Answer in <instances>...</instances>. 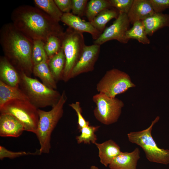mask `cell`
<instances>
[{
  "label": "cell",
  "mask_w": 169,
  "mask_h": 169,
  "mask_svg": "<svg viewBox=\"0 0 169 169\" xmlns=\"http://www.w3.org/2000/svg\"><path fill=\"white\" fill-rule=\"evenodd\" d=\"M37 7L56 21L59 22L63 13L59 9L53 0H34Z\"/></svg>",
  "instance_id": "cb8c5ba5"
},
{
  "label": "cell",
  "mask_w": 169,
  "mask_h": 169,
  "mask_svg": "<svg viewBox=\"0 0 169 169\" xmlns=\"http://www.w3.org/2000/svg\"><path fill=\"white\" fill-rule=\"evenodd\" d=\"M92 100L96 105L93 112L97 120L107 125L117 122L124 105L122 100L101 93L94 95Z\"/></svg>",
  "instance_id": "9c48e42d"
},
{
  "label": "cell",
  "mask_w": 169,
  "mask_h": 169,
  "mask_svg": "<svg viewBox=\"0 0 169 169\" xmlns=\"http://www.w3.org/2000/svg\"><path fill=\"white\" fill-rule=\"evenodd\" d=\"M130 23L127 14L119 13L113 23L106 27L98 38L94 41V44L100 46L112 40H116L123 44L127 43L129 40L126 36V33L129 29Z\"/></svg>",
  "instance_id": "30bf717a"
},
{
  "label": "cell",
  "mask_w": 169,
  "mask_h": 169,
  "mask_svg": "<svg viewBox=\"0 0 169 169\" xmlns=\"http://www.w3.org/2000/svg\"><path fill=\"white\" fill-rule=\"evenodd\" d=\"M140 153L137 147L131 152H121L113 159L109 167L110 169H136Z\"/></svg>",
  "instance_id": "5bb4252c"
},
{
  "label": "cell",
  "mask_w": 169,
  "mask_h": 169,
  "mask_svg": "<svg viewBox=\"0 0 169 169\" xmlns=\"http://www.w3.org/2000/svg\"><path fill=\"white\" fill-rule=\"evenodd\" d=\"M25 131L22 124L12 115L0 114V136L18 137Z\"/></svg>",
  "instance_id": "4fadbf2b"
},
{
  "label": "cell",
  "mask_w": 169,
  "mask_h": 169,
  "mask_svg": "<svg viewBox=\"0 0 169 169\" xmlns=\"http://www.w3.org/2000/svg\"><path fill=\"white\" fill-rule=\"evenodd\" d=\"M11 19L15 28L33 41L40 40L45 43L52 36L61 38L64 32L59 22L32 6L17 7L13 11Z\"/></svg>",
  "instance_id": "6da1fadb"
},
{
  "label": "cell",
  "mask_w": 169,
  "mask_h": 169,
  "mask_svg": "<svg viewBox=\"0 0 169 169\" xmlns=\"http://www.w3.org/2000/svg\"><path fill=\"white\" fill-rule=\"evenodd\" d=\"M20 88L29 101L38 109L54 106L59 100L61 95L56 90L50 88L35 79L19 73Z\"/></svg>",
  "instance_id": "277c9868"
},
{
  "label": "cell",
  "mask_w": 169,
  "mask_h": 169,
  "mask_svg": "<svg viewBox=\"0 0 169 169\" xmlns=\"http://www.w3.org/2000/svg\"><path fill=\"white\" fill-rule=\"evenodd\" d=\"M87 0H71L73 14L80 18L85 15Z\"/></svg>",
  "instance_id": "4dcf8cb0"
},
{
  "label": "cell",
  "mask_w": 169,
  "mask_h": 169,
  "mask_svg": "<svg viewBox=\"0 0 169 169\" xmlns=\"http://www.w3.org/2000/svg\"><path fill=\"white\" fill-rule=\"evenodd\" d=\"M90 169H99V168L95 166L92 165L90 166Z\"/></svg>",
  "instance_id": "e575fe53"
},
{
  "label": "cell",
  "mask_w": 169,
  "mask_h": 169,
  "mask_svg": "<svg viewBox=\"0 0 169 169\" xmlns=\"http://www.w3.org/2000/svg\"><path fill=\"white\" fill-rule=\"evenodd\" d=\"M155 13L150 0H134L127 15L130 23L142 21Z\"/></svg>",
  "instance_id": "9a60e30c"
},
{
  "label": "cell",
  "mask_w": 169,
  "mask_h": 169,
  "mask_svg": "<svg viewBox=\"0 0 169 169\" xmlns=\"http://www.w3.org/2000/svg\"><path fill=\"white\" fill-rule=\"evenodd\" d=\"M159 119L157 116L148 127L142 131L130 132L127 134V137L130 142L142 148L149 161L167 165L169 164V150L158 147L151 135L153 126Z\"/></svg>",
  "instance_id": "5b68a950"
},
{
  "label": "cell",
  "mask_w": 169,
  "mask_h": 169,
  "mask_svg": "<svg viewBox=\"0 0 169 169\" xmlns=\"http://www.w3.org/2000/svg\"><path fill=\"white\" fill-rule=\"evenodd\" d=\"M100 126L88 125L82 128L79 131L80 135L76 137L78 144L84 143L90 144L92 143L95 144L97 142V137L95 133L100 127Z\"/></svg>",
  "instance_id": "484cf974"
},
{
  "label": "cell",
  "mask_w": 169,
  "mask_h": 169,
  "mask_svg": "<svg viewBox=\"0 0 169 169\" xmlns=\"http://www.w3.org/2000/svg\"><path fill=\"white\" fill-rule=\"evenodd\" d=\"M135 86L128 74L118 69H113L106 72L97 84L96 89L99 93L115 98L117 95Z\"/></svg>",
  "instance_id": "ba28073f"
},
{
  "label": "cell",
  "mask_w": 169,
  "mask_h": 169,
  "mask_svg": "<svg viewBox=\"0 0 169 169\" xmlns=\"http://www.w3.org/2000/svg\"><path fill=\"white\" fill-rule=\"evenodd\" d=\"M0 80L9 85L19 87V72L4 56L0 59Z\"/></svg>",
  "instance_id": "2e32d148"
},
{
  "label": "cell",
  "mask_w": 169,
  "mask_h": 169,
  "mask_svg": "<svg viewBox=\"0 0 169 169\" xmlns=\"http://www.w3.org/2000/svg\"><path fill=\"white\" fill-rule=\"evenodd\" d=\"M15 100H29L19 87L12 86L0 80V107L9 101Z\"/></svg>",
  "instance_id": "d6986e66"
},
{
  "label": "cell",
  "mask_w": 169,
  "mask_h": 169,
  "mask_svg": "<svg viewBox=\"0 0 169 169\" xmlns=\"http://www.w3.org/2000/svg\"><path fill=\"white\" fill-rule=\"evenodd\" d=\"M100 45L93 44L85 45L71 74V78L81 74L92 71L99 55Z\"/></svg>",
  "instance_id": "8fae6325"
},
{
  "label": "cell",
  "mask_w": 169,
  "mask_h": 169,
  "mask_svg": "<svg viewBox=\"0 0 169 169\" xmlns=\"http://www.w3.org/2000/svg\"><path fill=\"white\" fill-rule=\"evenodd\" d=\"M41 154L39 149L33 152H26L24 151L15 152L8 150L2 146H0V159L1 160L6 158L12 159L26 155Z\"/></svg>",
  "instance_id": "f1b7e54d"
},
{
  "label": "cell",
  "mask_w": 169,
  "mask_h": 169,
  "mask_svg": "<svg viewBox=\"0 0 169 169\" xmlns=\"http://www.w3.org/2000/svg\"><path fill=\"white\" fill-rule=\"evenodd\" d=\"M48 60H44L33 66V73L41 80L48 87L54 90L57 88L56 81L49 67Z\"/></svg>",
  "instance_id": "ffe728a7"
},
{
  "label": "cell",
  "mask_w": 169,
  "mask_h": 169,
  "mask_svg": "<svg viewBox=\"0 0 169 169\" xmlns=\"http://www.w3.org/2000/svg\"><path fill=\"white\" fill-rule=\"evenodd\" d=\"M155 13H162L169 8V0H150Z\"/></svg>",
  "instance_id": "d6a6232c"
},
{
  "label": "cell",
  "mask_w": 169,
  "mask_h": 169,
  "mask_svg": "<svg viewBox=\"0 0 169 169\" xmlns=\"http://www.w3.org/2000/svg\"><path fill=\"white\" fill-rule=\"evenodd\" d=\"M67 100V97L64 90L59 100L51 110L45 111L38 109L39 120L35 134L39 141V150L41 154L49 152L51 134L63 115V107Z\"/></svg>",
  "instance_id": "3957f363"
},
{
  "label": "cell",
  "mask_w": 169,
  "mask_h": 169,
  "mask_svg": "<svg viewBox=\"0 0 169 169\" xmlns=\"http://www.w3.org/2000/svg\"><path fill=\"white\" fill-rule=\"evenodd\" d=\"M0 42L4 57L19 73L30 77L33 41L17 29L12 23L4 24L0 31Z\"/></svg>",
  "instance_id": "7a4b0ae2"
},
{
  "label": "cell",
  "mask_w": 169,
  "mask_h": 169,
  "mask_svg": "<svg viewBox=\"0 0 169 169\" xmlns=\"http://www.w3.org/2000/svg\"><path fill=\"white\" fill-rule=\"evenodd\" d=\"M61 48L66 62L62 79L65 82L71 78L72 70L86 45L83 33L68 27L61 38Z\"/></svg>",
  "instance_id": "8992f818"
},
{
  "label": "cell",
  "mask_w": 169,
  "mask_h": 169,
  "mask_svg": "<svg viewBox=\"0 0 169 169\" xmlns=\"http://www.w3.org/2000/svg\"><path fill=\"white\" fill-rule=\"evenodd\" d=\"M142 22L147 35L151 36L157 30L169 27V14L155 12Z\"/></svg>",
  "instance_id": "ac0fdd59"
},
{
  "label": "cell",
  "mask_w": 169,
  "mask_h": 169,
  "mask_svg": "<svg viewBox=\"0 0 169 169\" xmlns=\"http://www.w3.org/2000/svg\"><path fill=\"white\" fill-rule=\"evenodd\" d=\"M59 9L64 13H70L72 9L71 0H54Z\"/></svg>",
  "instance_id": "836d02e7"
},
{
  "label": "cell",
  "mask_w": 169,
  "mask_h": 169,
  "mask_svg": "<svg viewBox=\"0 0 169 169\" xmlns=\"http://www.w3.org/2000/svg\"><path fill=\"white\" fill-rule=\"evenodd\" d=\"M65 62V55L62 48L57 54L49 59L48 65L56 81L62 79Z\"/></svg>",
  "instance_id": "44dd1931"
},
{
  "label": "cell",
  "mask_w": 169,
  "mask_h": 169,
  "mask_svg": "<svg viewBox=\"0 0 169 169\" xmlns=\"http://www.w3.org/2000/svg\"><path fill=\"white\" fill-rule=\"evenodd\" d=\"M38 109L29 100H15L0 107V112L12 115L22 124L25 131L35 134L39 120Z\"/></svg>",
  "instance_id": "52a82bcc"
},
{
  "label": "cell",
  "mask_w": 169,
  "mask_h": 169,
  "mask_svg": "<svg viewBox=\"0 0 169 169\" xmlns=\"http://www.w3.org/2000/svg\"><path fill=\"white\" fill-rule=\"evenodd\" d=\"M44 48L49 59L50 58L61 48L60 38L55 36H50L45 43Z\"/></svg>",
  "instance_id": "83f0119b"
},
{
  "label": "cell",
  "mask_w": 169,
  "mask_h": 169,
  "mask_svg": "<svg viewBox=\"0 0 169 169\" xmlns=\"http://www.w3.org/2000/svg\"><path fill=\"white\" fill-rule=\"evenodd\" d=\"M45 43L40 40L33 41L32 52V59L33 66L44 60H48L49 58L44 48Z\"/></svg>",
  "instance_id": "4316f807"
},
{
  "label": "cell",
  "mask_w": 169,
  "mask_h": 169,
  "mask_svg": "<svg viewBox=\"0 0 169 169\" xmlns=\"http://www.w3.org/2000/svg\"><path fill=\"white\" fill-rule=\"evenodd\" d=\"M95 145L98 149L100 162L105 167L121 152L119 146L111 139L101 143L96 142Z\"/></svg>",
  "instance_id": "e0dca14e"
},
{
  "label": "cell",
  "mask_w": 169,
  "mask_h": 169,
  "mask_svg": "<svg viewBox=\"0 0 169 169\" xmlns=\"http://www.w3.org/2000/svg\"><path fill=\"white\" fill-rule=\"evenodd\" d=\"M133 25L126 32L127 38L136 39L143 44H149L150 40L147 37L142 21H136Z\"/></svg>",
  "instance_id": "d4e9b609"
},
{
  "label": "cell",
  "mask_w": 169,
  "mask_h": 169,
  "mask_svg": "<svg viewBox=\"0 0 169 169\" xmlns=\"http://www.w3.org/2000/svg\"><path fill=\"white\" fill-rule=\"evenodd\" d=\"M69 105L75 111L78 117V127L80 131L82 128L90 125L88 121H86L82 114V109L80 106V103L76 101L69 104Z\"/></svg>",
  "instance_id": "1f68e13d"
},
{
  "label": "cell",
  "mask_w": 169,
  "mask_h": 169,
  "mask_svg": "<svg viewBox=\"0 0 169 169\" xmlns=\"http://www.w3.org/2000/svg\"><path fill=\"white\" fill-rule=\"evenodd\" d=\"M111 8L109 0H90L88 2L85 15L90 22L103 10Z\"/></svg>",
  "instance_id": "603a6c76"
},
{
  "label": "cell",
  "mask_w": 169,
  "mask_h": 169,
  "mask_svg": "<svg viewBox=\"0 0 169 169\" xmlns=\"http://www.w3.org/2000/svg\"><path fill=\"white\" fill-rule=\"evenodd\" d=\"M119 14V11L114 8L106 9L98 14L90 23L101 33L106 28L107 23L113 18L116 19Z\"/></svg>",
  "instance_id": "7402d4cb"
},
{
  "label": "cell",
  "mask_w": 169,
  "mask_h": 169,
  "mask_svg": "<svg viewBox=\"0 0 169 169\" xmlns=\"http://www.w3.org/2000/svg\"><path fill=\"white\" fill-rule=\"evenodd\" d=\"M112 8L117 9L119 13L127 14L132 5L134 0H109Z\"/></svg>",
  "instance_id": "f546056e"
},
{
  "label": "cell",
  "mask_w": 169,
  "mask_h": 169,
  "mask_svg": "<svg viewBox=\"0 0 169 169\" xmlns=\"http://www.w3.org/2000/svg\"><path fill=\"white\" fill-rule=\"evenodd\" d=\"M60 21L79 32L89 33L94 40L97 39L101 34L90 22L83 20L81 18L70 13H64Z\"/></svg>",
  "instance_id": "7c38bea8"
}]
</instances>
